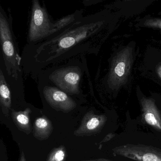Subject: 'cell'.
Masks as SVG:
<instances>
[{"label":"cell","instance_id":"1","mask_svg":"<svg viewBox=\"0 0 161 161\" xmlns=\"http://www.w3.org/2000/svg\"><path fill=\"white\" fill-rule=\"evenodd\" d=\"M103 25L99 15L83 16L49 38L35 44H26L21 55L23 72L36 79L40 72L48 68L96 53Z\"/></svg>","mask_w":161,"mask_h":161},{"label":"cell","instance_id":"2","mask_svg":"<svg viewBox=\"0 0 161 161\" xmlns=\"http://www.w3.org/2000/svg\"><path fill=\"white\" fill-rule=\"evenodd\" d=\"M109 157L122 161H161V140L136 129L116 133L106 142Z\"/></svg>","mask_w":161,"mask_h":161},{"label":"cell","instance_id":"3","mask_svg":"<svg viewBox=\"0 0 161 161\" xmlns=\"http://www.w3.org/2000/svg\"><path fill=\"white\" fill-rule=\"evenodd\" d=\"M87 72L86 59L82 56L44 69L36 79L40 76L70 96L80 97L84 76Z\"/></svg>","mask_w":161,"mask_h":161},{"label":"cell","instance_id":"4","mask_svg":"<svg viewBox=\"0 0 161 161\" xmlns=\"http://www.w3.org/2000/svg\"><path fill=\"white\" fill-rule=\"evenodd\" d=\"M0 42L2 59L8 75L18 79L23 77L22 58L13 28V18L11 13L6 14L0 5Z\"/></svg>","mask_w":161,"mask_h":161},{"label":"cell","instance_id":"5","mask_svg":"<svg viewBox=\"0 0 161 161\" xmlns=\"http://www.w3.org/2000/svg\"><path fill=\"white\" fill-rule=\"evenodd\" d=\"M55 22L45 4L41 6L39 1L33 0L27 44L38 43L53 35Z\"/></svg>","mask_w":161,"mask_h":161},{"label":"cell","instance_id":"6","mask_svg":"<svg viewBox=\"0 0 161 161\" xmlns=\"http://www.w3.org/2000/svg\"><path fill=\"white\" fill-rule=\"evenodd\" d=\"M119 117L114 112L110 114H96L89 111L85 114L78 129L74 131L76 136H91L103 132L108 129L115 133L119 128Z\"/></svg>","mask_w":161,"mask_h":161},{"label":"cell","instance_id":"7","mask_svg":"<svg viewBox=\"0 0 161 161\" xmlns=\"http://www.w3.org/2000/svg\"><path fill=\"white\" fill-rule=\"evenodd\" d=\"M37 88L46 102L57 112L68 113L77 107L72 96L62 91L42 77H37Z\"/></svg>","mask_w":161,"mask_h":161},{"label":"cell","instance_id":"8","mask_svg":"<svg viewBox=\"0 0 161 161\" xmlns=\"http://www.w3.org/2000/svg\"><path fill=\"white\" fill-rule=\"evenodd\" d=\"M141 114L136 121L161 140V99L141 97Z\"/></svg>","mask_w":161,"mask_h":161},{"label":"cell","instance_id":"9","mask_svg":"<svg viewBox=\"0 0 161 161\" xmlns=\"http://www.w3.org/2000/svg\"><path fill=\"white\" fill-rule=\"evenodd\" d=\"M23 77L17 79L8 75L4 63L0 58V105L3 114L9 115L12 108L14 95L16 92H23Z\"/></svg>","mask_w":161,"mask_h":161},{"label":"cell","instance_id":"10","mask_svg":"<svg viewBox=\"0 0 161 161\" xmlns=\"http://www.w3.org/2000/svg\"><path fill=\"white\" fill-rule=\"evenodd\" d=\"M53 126L51 120L45 116L36 119L33 125V136L39 140L48 139L53 131Z\"/></svg>","mask_w":161,"mask_h":161},{"label":"cell","instance_id":"11","mask_svg":"<svg viewBox=\"0 0 161 161\" xmlns=\"http://www.w3.org/2000/svg\"><path fill=\"white\" fill-rule=\"evenodd\" d=\"M129 62L126 53H122L114 62L109 74L110 83L117 82L122 80L128 72Z\"/></svg>","mask_w":161,"mask_h":161},{"label":"cell","instance_id":"12","mask_svg":"<svg viewBox=\"0 0 161 161\" xmlns=\"http://www.w3.org/2000/svg\"><path fill=\"white\" fill-rule=\"evenodd\" d=\"M13 121L19 130L29 135L32 132L31 116L32 110L27 107L24 111H16L11 109Z\"/></svg>","mask_w":161,"mask_h":161},{"label":"cell","instance_id":"13","mask_svg":"<svg viewBox=\"0 0 161 161\" xmlns=\"http://www.w3.org/2000/svg\"><path fill=\"white\" fill-rule=\"evenodd\" d=\"M67 152L65 147L60 146L54 148L48 155L47 161H65Z\"/></svg>","mask_w":161,"mask_h":161},{"label":"cell","instance_id":"14","mask_svg":"<svg viewBox=\"0 0 161 161\" xmlns=\"http://www.w3.org/2000/svg\"><path fill=\"white\" fill-rule=\"evenodd\" d=\"M119 161V160H115V159H113L111 157H100V158H97V159H95V160H83V161Z\"/></svg>","mask_w":161,"mask_h":161},{"label":"cell","instance_id":"15","mask_svg":"<svg viewBox=\"0 0 161 161\" xmlns=\"http://www.w3.org/2000/svg\"><path fill=\"white\" fill-rule=\"evenodd\" d=\"M19 161H26V158H25V154H24V152L22 151L20 155V159Z\"/></svg>","mask_w":161,"mask_h":161},{"label":"cell","instance_id":"16","mask_svg":"<svg viewBox=\"0 0 161 161\" xmlns=\"http://www.w3.org/2000/svg\"><path fill=\"white\" fill-rule=\"evenodd\" d=\"M158 72L161 79V67H160V68L159 69H158Z\"/></svg>","mask_w":161,"mask_h":161}]
</instances>
